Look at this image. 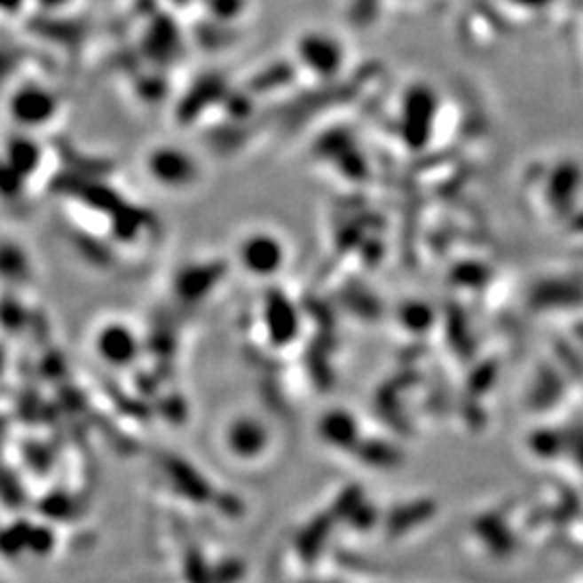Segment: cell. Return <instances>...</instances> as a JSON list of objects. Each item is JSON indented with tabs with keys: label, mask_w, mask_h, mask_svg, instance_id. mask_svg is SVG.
I'll list each match as a JSON object with an SVG mask.
<instances>
[{
	"label": "cell",
	"mask_w": 583,
	"mask_h": 583,
	"mask_svg": "<svg viewBox=\"0 0 583 583\" xmlns=\"http://www.w3.org/2000/svg\"><path fill=\"white\" fill-rule=\"evenodd\" d=\"M146 171L158 186L169 188V191L193 188V184H197L199 179V167L191 154L186 149L171 146L154 147L146 158Z\"/></svg>",
	"instance_id": "6da1fadb"
},
{
	"label": "cell",
	"mask_w": 583,
	"mask_h": 583,
	"mask_svg": "<svg viewBox=\"0 0 583 583\" xmlns=\"http://www.w3.org/2000/svg\"><path fill=\"white\" fill-rule=\"evenodd\" d=\"M277 242L268 233L248 232L244 233L236 247L238 264L248 272V275L264 277L275 268L279 262Z\"/></svg>",
	"instance_id": "7a4b0ae2"
}]
</instances>
